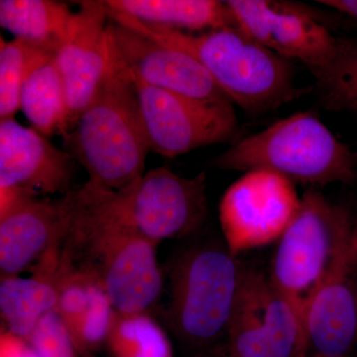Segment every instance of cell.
<instances>
[{"mask_svg":"<svg viewBox=\"0 0 357 357\" xmlns=\"http://www.w3.org/2000/svg\"><path fill=\"white\" fill-rule=\"evenodd\" d=\"M76 206V189L62 198L26 199L0 218V272L20 276L45 253L63 245Z\"/></svg>","mask_w":357,"mask_h":357,"instance_id":"cell-15","label":"cell"},{"mask_svg":"<svg viewBox=\"0 0 357 357\" xmlns=\"http://www.w3.org/2000/svg\"><path fill=\"white\" fill-rule=\"evenodd\" d=\"M311 357H331V356H319V354H314V356ZM344 357V356H342Z\"/></svg>","mask_w":357,"mask_h":357,"instance_id":"cell-30","label":"cell"},{"mask_svg":"<svg viewBox=\"0 0 357 357\" xmlns=\"http://www.w3.org/2000/svg\"><path fill=\"white\" fill-rule=\"evenodd\" d=\"M62 248L47 251L28 278L1 277L0 312L4 328L27 342L40 321L57 307Z\"/></svg>","mask_w":357,"mask_h":357,"instance_id":"cell-17","label":"cell"},{"mask_svg":"<svg viewBox=\"0 0 357 357\" xmlns=\"http://www.w3.org/2000/svg\"><path fill=\"white\" fill-rule=\"evenodd\" d=\"M107 14L112 22L191 55L208 70L230 102L250 114L278 109L301 95L294 83L290 61L262 46L241 28L197 35L145 24L109 9Z\"/></svg>","mask_w":357,"mask_h":357,"instance_id":"cell-2","label":"cell"},{"mask_svg":"<svg viewBox=\"0 0 357 357\" xmlns=\"http://www.w3.org/2000/svg\"><path fill=\"white\" fill-rule=\"evenodd\" d=\"M301 204L295 184L265 170L244 173L223 195L220 222L225 245L236 256L278 241Z\"/></svg>","mask_w":357,"mask_h":357,"instance_id":"cell-10","label":"cell"},{"mask_svg":"<svg viewBox=\"0 0 357 357\" xmlns=\"http://www.w3.org/2000/svg\"><path fill=\"white\" fill-rule=\"evenodd\" d=\"M220 170L278 174L294 184H352L357 154L316 115L298 112L236 142L211 160Z\"/></svg>","mask_w":357,"mask_h":357,"instance_id":"cell-5","label":"cell"},{"mask_svg":"<svg viewBox=\"0 0 357 357\" xmlns=\"http://www.w3.org/2000/svg\"><path fill=\"white\" fill-rule=\"evenodd\" d=\"M354 241H356V248H357V215H356V220H354Z\"/></svg>","mask_w":357,"mask_h":357,"instance_id":"cell-29","label":"cell"},{"mask_svg":"<svg viewBox=\"0 0 357 357\" xmlns=\"http://www.w3.org/2000/svg\"><path fill=\"white\" fill-rule=\"evenodd\" d=\"M237 27L287 60H299L317 81L337 55L340 39L304 7L276 0L227 1Z\"/></svg>","mask_w":357,"mask_h":357,"instance_id":"cell-11","label":"cell"},{"mask_svg":"<svg viewBox=\"0 0 357 357\" xmlns=\"http://www.w3.org/2000/svg\"><path fill=\"white\" fill-rule=\"evenodd\" d=\"M317 83L328 109L357 114V38L340 39L332 65Z\"/></svg>","mask_w":357,"mask_h":357,"instance_id":"cell-23","label":"cell"},{"mask_svg":"<svg viewBox=\"0 0 357 357\" xmlns=\"http://www.w3.org/2000/svg\"><path fill=\"white\" fill-rule=\"evenodd\" d=\"M100 206L158 244L189 236L206 215V174L184 178L165 168L152 169L119 191L88 181Z\"/></svg>","mask_w":357,"mask_h":357,"instance_id":"cell-7","label":"cell"},{"mask_svg":"<svg viewBox=\"0 0 357 357\" xmlns=\"http://www.w3.org/2000/svg\"><path fill=\"white\" fill-rule=\"evenodd\" d=\"M197 357H239L230 349L229 344H217L204 349Z\"/></svg>","mask_w":357,"mask_h":357,"instance_id":"cell-28","label":"cell"},{"mask_svg":"<svg viewBox=\"0 0 357 357\" xmlns=\"http://www.w3.org/2000/svg\"><path fill=\"white\" fill-rule=\"evenodd\" d=\"M241 272L243 265L225 244H199L183 251L170 272L167 319L174 333L204 349L227 337Z\"/></svg>","mask_w":357,"mask_h":357,"instance_id":"cell-6","label":"cell"},{"mask_svg":"<svg viewBox=\"0 0 357 357\" xmlns=\"http://www.w3.org/2000/svg\"><path fill=\"white\" fill-rule=\"evenodd\" d=\"M64 39L55 53L67 93L70 132L93 102L107 76L110 51L107 6L98 0L77 2Z\"/></svg>","mask_w":357,"mask_h":357,"instance_id":"cell-13","label":"cell"},{"mask_svg":"<svg viewBox=\"0 0 357 357\" xmlns=\"http://www.w3.org/2000/svg\"><path fill=\"white\" fill-rule=\"evenodd\" d=\"M20 109L32 128L46 137L70 133V114L64 82L55 55L37 63L26 77L20 95Z\"/></svg>","mask_w":357,"mask_h":357,"instance_id":"cell-19","label":"cell"},{"mask_svg":"<svg viewBox=\"0 0 357 357\" xmlns=\"http://www.w3.org/2000/svg\"><path fill=\"white\" fill-rule=\"evenodd\" d=\"M74 158L33 128L0 121V189L63 196L70 191Z\"/></svg>","mask_w":357,"mask_h":357,"instance_id":"cell-14","label":"cell"},{"mask_svg":"<svg viewBox=\"0 0 357 357\" xmlns=\"http://www.w3.org/2000/svg\"><path fill=\"white\" fill-rule=\"evenodd\" d=\"M128 79L137 96L149 151L174 158L197 148L227 142L236 134L231 102H201Z\"/></svg>","mask_w":357,"mask_h":357,"instance_id":"cell-8","label":"cell"},{"mask_svg":"<svg viewBox=\"0 0 357 357\" xmlns=\"http://www.w3.org/2000/svg\"><path fill=\"white\" fill-rule=\"evenodd\" d=\"M107 347L112 357H172L166 333L148 312H116Z\"/></svg>","mask_w":357,"mask_h":357,"instance_id":"cell-21","label":"cell"},{"mask_svg":"<svg viewBox=\"0 0 357 357\" xmlns=\"http://www.w3.org/2000/svg\"><path fill=\"white\" fill-rule=\"evenodd\" d=\"M317 2L345 14L357 22V0H318Z\"/></svg>","mask_w":357,"mask_h":357,"instance_id":"cell-27","label":"cell"},{"mask_svg":"<svg viewBox=\"0 0 357 357\" xmlns=\"http://www.w3.org/2000/svg\"><path fill=\"white\" fill-rule=\"evenodd\" d=\"M115 314L109 296L98 284L83 314L68 331L79 357H93L107 345Z\"/></svg>","mask_w":357,"mask_h":357,"instance_id":"cell-24","label":"cell"},{"mask_svg":"<svg viewBox=\"0 0 357 357\" xmlns=\"http://www.w3.org/2000/svg\"><path fill=\"white\" fill-rule=\"evenodd\" d=\"M29 342L41 357H79L67 328L56 312L40 321Z\"/></svg>","mask_w":357,"mask_h":357,"instance_id":"cell-25","label":"cell"},{"mask_svg":"<svg viewBox=\"0 0 357 357\" xmlns=\"http://www.w3.org/2000/svg\"><path fill=\"white\" fill-rule=\"evenodd\" d=\"M49 55L45 51L22 39L6 42L1 38L0 48V121L14 119L20 109L23 84L30 70Z\"/></svg>","mask_w":357,"mask_h":357,"instance_id":"cell-22","label":"cell"},{"mask_svg":"<svg viewBox=\"0 0 357 357\" xmlns=\"http://www.w3.org/2000/svg\"><path fill=\"white\" fill-rule=\"evenodd\" d=\"M356 265L333 276L312 298L303 317L307 347L314 354L342 357L357 335V293L351 276Z\"/></svg>","mask_w":357,"mask_h":357,"instance_id":"cell-16","label":"cell"},{"mask_svg":"<svg viewBox=\"0 0 357 357\" xmlns=\"http://www.w3.org/2000/svg\"><path fill=\"white\" fill-rule=\"evenodd\" d=\"M0 357H41L27 340L2 328L0 335Z\"/></svg>","mask_w":357,"mask_h":357,"instance_id":"cell-26","label":"cell"},{"mask_svg":"<svg viewBox=\"0 0 357 357\" xmlns=\"http://www.w3.org/2000/svg\"><path fill=\"white\" fill-rule=\"evenodd\" d=\"M227 342L239 357H300L307 344L299 314L269 276L243 267Z\"/></svg>","mask_w":357,"mask_h":357,"instance_id":"cell-9","label":"cell"},{"mask_svg":"<svg viewBox=\"0 0 357 357\" xmlns=\"http://www.w3.org/2000/svg\"><path fill=\"white\" fill-rule=\"evenodd\" d=\"M64 141L93 184L119 191L144 175L149 148L137 96L112 52L102 86Z\"/></svg>","mask_w":357,"mask_h":357,"instance_id":"cell-3","label":"cell"},{"mask_svg":"<svg viewBox=\"0 0 357 357\" xmlns=\"http://www.w3.org/2000/svg\"><path fill=\"white\" fill-rule=\"evenodd\" d=\"M63 251L76 266L95 275L117 314L148 312L161 295L156 244L107 213L86 183L76 189Z\"/></svg>","mask_w":357,"mask_h":357,"instance_id":"cell-1","label":"cell"},{"mask_svg":"<svg viewBox=\"0 0 357 357\" xmlns=\"http://www.w3.org/2000/svg\"><path fill=\"white\" fill-rule=\"evenodd\" d=\"M109 10L148 25L180 31L237 27L227 1L218 0H107Z\"/></svg>","mask_w":357,"mask_h":357,"instance_id":"cell-18","label":"cell"},{"mask_svg":"<svg viewBox=\"0 0 357 357\" xmlns=\"http://www.w3.org/2000/svg\"><path fill=\"white\" fill-rule=\"evenodd\" d=\"M107 31L112 57L131 79L201 102H231L189 54L115 22Z\"/></svg>","mask_w":357,"mask_h":357,"instance_id":"cell-12","label":"cell"},{"mask_svg":"<svg viewBox=\"0 0 357 357\" xmlns=\"http://www.w3.org/2000/svg\"><path fill=\"white\" fill-rule=\"evenodd\" d=\"M354 220L344 206L310 189L278 241L270 279L302 319L307 305L333 276L357 264Z\"/></svg>","mask_w":357,"mask_h":357,"instance_id":"cell-4","label":"cell"},{"mask_svg":"<svg viewBox=\"0 0 357 357\" xmlns=\"http://www.w3.org/2000/svg\"><path fill=\"white\" fill-rule=\"evenodd\" d=\"M74 13L54 0H1L0 25L13 35L55 54Z\"/></svg>","mask_w":357,"mask_h":357,"instance_id":"cell-20","label":"cell"}]
</instances>
